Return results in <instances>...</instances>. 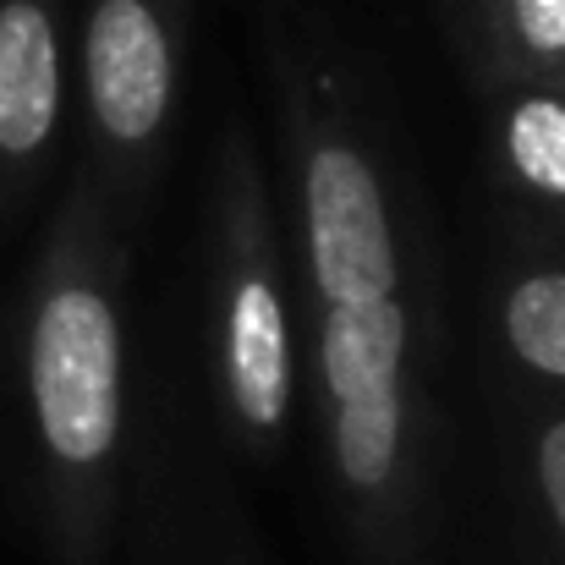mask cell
Masks as SVG:
<instances>
[{
  "mask_svg": "<svg viewBox=\"0 0 565 565\" xmlns=\"http://www.w3.org/2000/svg\"><path fill=\"white\" fill-rule=\"evenodd\" d=\"M302 225H308V269L324 302L395 297V231L374 166L347 138L324 132L308 149L302 171Z\"/></svg>",
  "mask_w": 565,
  "mask_h": 565,
  "instance_id": "obj_3",
  "label": "cell"
},
{
  "mask_svg": "<svg viewBox=\"0 0 565 565\" xmlns=\"http://www.w3.org/2000/svg\"><path fill=\"white\" fill-rule=\"evenodd\" d=\"M225 384L242 428L275 434L291 406V324L264 258L258 214H236V253L225 286Z\"/></svg>",
  "mask_w": 565,
  "mask_h": 565,
  "instance_id": "obj_4",
  "label": "cell"
},
{
  "mask_svg": "<svg viewBox=\"0 0 565 565\" xmlns=\"http://www.w3.org/2000/svg\"><path fill=\"white\" fill-rule=\"evenodd\" d=\"M28 406L55 483L77 500L121 450V319L77 236L50 247L28 313Z\"/></svg>",
  "mask_w": 565,
  "mask_h": 565,
  "instance_id": "obj_1",
  "label": "cell"
},
{
  "mask_svg": "<svg viewBox=\"0 0 565 565\" xmlns=\"http://www.w3.org/2000/svg\"><path fill=\"white\" fill-rule=\"evenodd\" d=\"M188 0H88L83 94L110 160L138 166L171 127Z\"/></svg>",
  "mask_w": 565,
  "mask_h": 565,
  "instance_id": "obj_2",
  "label": "cell"
},
{
  "mask_svg": "<svg viewBox=\"0 0 565 565\" xmlns=\"http://www.w3.org/2000/svg\"><path fill=\"white\" fill-rule=\"evenodd\" d=\"M539 494L565 539V417L544 423V434H539Z\"/></svg>",
  "mask_w": 565,
  "mask_h": 565,
  "instance_id": "obj_10",
  "label": "cell"
},
{
  "mask_svg": "<svg viewBox=\"0 0 565 565\" xmlns=\"http://www.w3.org/2000/svg\"><path fill=\"white\" fill-rule=\"evenodd\" d=\"M505 341L544 379H565V269L527 275L505 291Z\"/></svg>",
  "mask_w": 565,
  "mask_h": 565,
  "instance_id": "obj_9",
  "label": "cell"
},
{
  "mask_svg": "<svg viewBox=\"0 0 565 565\" xmlns=\"http://www.w3.org/2000/svg\"><path fill=\"white\" fill-rule=\"evenodd\" d=\"M478 33L494 77L565 94V0H478Z\"/></svg>",
  "mask_w": 565,
  "mask_h": 565,
  "instance_id": "obj_6",
  "label": "cell"
},
{
  "mask_svg": "<svg viewBox=\"0 0 565 565\" xmlns=\"http://www.w3.org/2000/svg\"><path fill=\"white\" fill-rule=\"evenodd\" d=\"M66 99L61 0H0V182L17 188L55 143Z\"/></svg>",
  "mask_w": 565,
  "mask_h": 565,
  "instance_id": "obj_5",
  "label": "cell"
},
{
  "mask_svg": "<svg viewBox=\"0 0 565 565\" xmlns=\"http://www.w3.org/2000/svg\"><path fill=\"white\" fill-rule=\"evenodd\" d=\"M505 154L516 182L544 203H565V94L561 88H516L505 110Z\"/></svg>",
  "mask_w": 565,
  "mask_h": 565,
  "instance_id": "obj_8",
  "label": "cell"
},
{
  "mask_svg": "<svg viewBox=\"0 0 565 565\" xmlns=\"http://www.w3.org/2000/svg\"><path fill=\"white\" fill-rule=\"evenodd\" d=\"M330 445H335V467L358 494H379L395 478L401 461V439H406V395L401 384L390 390H363V395H341L330 401Z\"/></svg>",
  "mask_w": 565,
  "mask_h": 565,
  "instance_id": "obj_7",
  "label": "cell"
}]
</instances>
